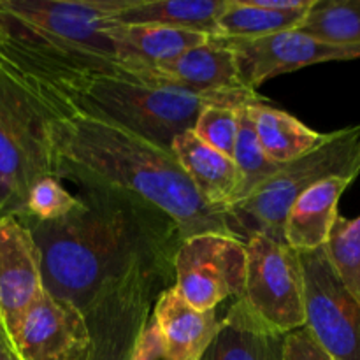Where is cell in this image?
Listing matches in <instances>:
<instances>
[{
  "label": "cell",
  "mask_w": 360,
  "mask_h": 360,
  "mask_svg": "<svg viewBox=\"0 0 360 360\" xmlns=\"http://www.w3.org/2000/svg\"><path fill=\"white\" fill-rule=\"evenodd\" d=\"M76 210L56 221L21 220L41 252L44 290L83 311L98 290L136 267L172 266L174 221L118 190L81 186Z\"/></svg>",
  "instance_id": "cell-1"
},
{
  "label": "cell",
  "mask_w": 360,
  "mask_h": 360,
  "mask_svg": "<svg viewBox=\"0 0 360 360\" xmlns=\"http://www.w3.org/2000/svg\"><path fill=\"white\" fill-rule=\"evenodd\" d=\"M32 101L44 115L56 178L136 197L171 218L181 239L214 232L245 243L227 210L200 199L171 150L112 123Z\"/></svg>",
  "instance_id": "cell-2"
},
{
  "label": "cell",
  "mask_w": 360,
  "mask_h": 360,
  "mask_svg": "<svg viewBox=\"0 0 360 360\" xmlns=\"http://www.w3.org/2000/svg\"><path fill=\"white\" fill-rule=\"evenodd\" d=\"M0 69L35 101L112 123L165 150H171L179 134L192 130L206 105L231 109L252 105L236 98L150 86L125 74L63 69L4 44H0Z\"/></svg>",
  "instance_id": "cell-3"
},
{
  "label": "cell",
  "mask_w": 360,
  "mask_h": 360,
  "mask_svg": "<svg viewBox=\"0 0 360 360\" xmlns=\"http://www.w3.org/2000/svg\"><path fill=\"white\" fill-rule=\"evenodd\" d=\"M127 2L0 0V41L56 60L72 70L130 76L105 35L108 20L118 14Z\"/></svg>",
  "instance_id": "cell-4"
},
{
  "label": "cell",
  "mask_w": 360,
  "mask_h": 360,
  "mask_svg": "<svg viewBox=\"0 0 360 360\" xmlns=\"http://www.w3.org/2000/svg\"><path fill=\"white\" fill-rule=\"evenodd\" d=\"M359 172L360 125L334 130L319 148L280 165L245 199L227 207V214L245 243L253 234L283 241L288 210L309 186L330 176H359Z\"/></svg>",
  "instance_id": "cell-5"
},
{
  "label": "cell",
  "mask_w": 360,
  "mask_h": 360,
  "mask_svg": "<svg viewBox=\"0 0 360 360\" xmlns=\"http://www.w3.org/2000/svg\"><path fill=\"white\" fill-rule=\"evenodd\" d=\"M55 176L44 115L0 69V218L20 217L37 179Z\"/></svg>",
  "instance_id": "cell-6"
},
{
  "label": "cell",
  "mask_w": 360,
  "mask_h": 360,
  "mask_svg": "<svg viewBox=\"0 0 360 360\" xmlns=\"http://www.w3.org/2000/svg\"><path fill=\"white\" fill-rule=\"evenodd\" d=\"M174 285V267H136L95 294L83 309L90 330L86 360H130L155 301Z\"/></svg>",
  "instance_id": "cell-7"
},
{
  "label": "cell",
  "mask_w": 360,
  "mask_h": 360,
  "mask_svg": "<svg viewBox=\"0 0 360 360\" xmlns=\"http://www.w3.org/2000/svg\"><path fill=\"white\" fill-rule=\"evenodd\" d=\"M246 308L280 334L306 326L304 278L299 252L264 234L246 241Z\"/></svg>",
  "instance_id": "cell-8"
},
{
  "label": "cell",
  "mask_w": 360,
  "mask_h": 360,
  "mask_svg": "<svg viewBox=\"0 0 360 360\" xmlns=\"http://www.w3.org/2000/svg\"><path fill=\"white\" fill-rule=\"evenodd\" d=\"M172 267L179 295L199 311H213L243 295L246 243L214 232L190 236L179 243Z\"/></svg>",
  "instance_id": "cell-9"
},
{
  "label": "cell",
  "mask_w": 360,
  "mask_h": 360,
  "mask_svg": "<svg viewBox=\"0 0 360 360\" xmlns=\"http://www.w3.org/2000/svg\"><path fill=\"white\" fill-rule=\"evenodd\" d=\"M306 327L334 360H360V304L334 273L326 250L299 252Z\"/></svg>",
  "instance_id": "cell-10"
},
{
  "label": "cell",
  "mask_w": 360,
  "mask_h": 360,
  "mask_svg": "<svg viewBox=\"0 0 360 360\" xmlns=\"http://www.w3.org/2000/svg\"><path fill=\"white\" fill-rule=\"evenodd\" d=\"M129 72L150 86L171 88L204 97L236 98L248 104L264 102L262 95L243 84L231 46L214 35L171 62L136 65L130 67Z\"/></svg>",
  "instance_id": "cell-11"
},
{
  "label": "cell",
  "mask_w": 360,
  "mask_h": 360,
  "mask_svg": "<svg viewBox=\"0 0 360 360\" xmlns=\"http://www.w3.org/2000/svg\"><path fill=\"white\" fill-rule=\"evenodd\" d=\"M18 360H86L90 330L81 309L42 292L7 333Z\"/></svg>",
  "instance_id": "cell-12"
},
{
  "label": "cell",
  "mask_w": 360,
  "mask_h": 360,
  "mask_svg": "<svg viewBox=\"0 0 360 360\" xmlns=\"http://www.w3.org/2000/svg\"><path fill=\"white\" fill-rule=\"evenodd\" d=\"M224 41L234 53L243 84L253 91H257L260 84L281 74L323 62L360 58V46L327 44L299 30H285L259 39Z\"/></svg>",
  "instance_id": "cell-13"
},
{
  "label": "cell",
  "mask_w": 360,
  "mask_h": 360,
  "mask_svg": "<svg viewBox=\"0 0 360 360\" xmlns=\"http://www.w3.org/2000/svg\"><path fill=\"white\" fill-rule=\"evenodd\" d=\"M44 292L41 252L16 217L0 218V327L6 334Z\"/></svg>",
  "instance_id": "cell-14"
},
{
  "label": "cell",
  "mask_w": 360,
  "mask_h": 360,
  "mask_svg": "<svg viewBox=\"0 0 360 360\" xmlns=\"http://www.w3.org/2000/svg\"><path fill=\"white\" fill-rule=\"evenodd\" d=\"M151 320L160 333L164 360H202L221 323L217 309L199 311L192 308L174 285L158 295Z\"/></svg>",
  "instance_id": "cell-15"
},
{
  "label": "cell",
  "mask_w": 360,
  "mask_h": 360,
  "mask_svg": "<svg viewBox=\"0 0 360 360\" xmlns=\"http://www.w3.org/2000/svg\"><path fill=\"white\" fill-rule=\"evenodd\" d=\"M171 151L204 202L224 210L238 202L243 176L234 158L207 146L192 130L179 134Z\"/></svg>",
  "instance_id": "cell-16"
},
{
  "label": "cell",
  "mask_w": 360,
  "mask_h": 360,
  "mask_svg": "<svg viewBox=\"0 0 360 360\" xmlns=\"http://www.w3.org/2000/svg\"><path fill=\"white\" fill-rule=\"evenodd\" d=\"M357 176H330L309 186L288 210L283 241L295 252H313L329 241L341 195Z\"/></svg>",
  "instance_id": "cell-17"
},
{
  "label": "cell",
  "mask_w": 360,
  "mask_h": 360,
  "mask_svg": "<svg viewBox=\"0 0 360 360\" xmlns=\"http://www.w3.org/2000/svg\"><path fill=\"white\" fill-rule=\"evenodd\" d=\"M105 35L112 42L116 58L127 72L130 67L136 65L171 62L183 53L204 44L211 37L202 32L181 28L158 25H116L109 21Z\"/></svg>",
  "instance_id": "cell-18"
},
{
  "label": "cell",
  "mask_w": 360,
  "mask_h": 360,
  "mask_svg": "<svg viewBox=\"0 0 360 360\" xmlns=\"http://www.w3.org/2000/svg\"><path fill=\"white\" fill-rule=\"evenodd\" d=\"M283 336L234 299L202 360H281Z\"/></svg>",
  "instance_id": "cell-19"
},
{
  "label": "cell",
  "mask_w": 360,
  "mask_h": 360,
  "mask_svg": "<svg viewBox=\"0 0 360 360\" xmlns=\"http://www.w3.org/2000/svg\"><path fill=\"white\" fill-rule=\"evenodd\" d=\"M227 0H129L108 20L116 25H158L214 35V23Z\"/></svg>",
  "instance_id": "cell-20"
},
{
  "label": "cell",
  "mask_w": 360,
  "mask_h": 360,
  "mask_svg": "<svg viewBox=\"0 0 360 360\" xmlns=\"http://www.w3.org/2000/svg\"><path fill=\"white\" fill-rule=\"evenodd\" d=\"M246 111L255 127L260 148L273 164H288L319 148L327 139V134L315 132L295 116L267 105L266 102L248 105Z\"/></svg>",
  "instance_id": "cell-21"
},
{
  "label": "cell",
  "mask_w": 360,
  "mask_h": 360,
  "mask_svg": "<svg viewBox=\"0 0 360 360\" xmlns=\"http://www.w3.org/2000/svg\"><path fill=\"white\" fill-rule=\"evenodd\" d=\"M309 9L271 11L257 6L253 0H227V6L214 23V37L259 39L295 30Z\"/></svg>",
  "instance_id": "cell-22"
},
{
  "label": "cell",
  "mask_w": 360,
  "mask_h": 360,
  "mask_svg": "<svg viewBox=\"0 0 360 360\" xmlns=\"http://www.w3.org/2000/svg\"><path fill=\"white\" fill-rule=\"evenodd\" d=\"M295 30L334 46H360V0H315Z\"/></svg>",
  "instance_id": "cell-23"
},
{
  "label": "cell",
  "mask_w": 360,
  "mask_h": 360,
  "mask_svg": "<svg viewBox=\"0 0 360 360\" xmlns=\"http://www.w3.org/2000/svg\"><path fill=\"white\" fill-rule=\"evenodd\" d=\"M334 273L360 304V217H338L323 246Z\"/></svg>",
  "instance_id": "cell-24"
},
{
  "label": "cell",
  "mask_w": 360,
  "mask_h": 360,
  "mask_svg": "<svg viewBox=\"0 0 360 360\" xmlns=\"http://www.w3.org/2000/svg\"><path fill=\"white\" fill-rule=\"evenodd\" d=\"M238 120V139H236L232 158H234L236 165H238L239 172H241L243 176V188L241 195H239V200H243L252 190H255L260 183L266 181L269 176H273L274 172L280 169V165L273 164V162L266 157L262 148H260V143L259 139H257L255 134V127H253L252 120H250L246 108L239 109Z\"/></svg>",
  "instance_id": "cell-25"
},
{
  "label": "cell",
  "mask_w": 360,
  "mask_h": 360,
  "mask_svg": "<svg viewBox=\"0 0 360 360\" xmlns=\"http://www.w3.org/2000/svg\"><path fill=\"white\" fill-rule=\"evenodd\" d=\"M79 200L67 192L62 179L56 176H44L37 179L28 192L20 220L56 221L65 218L77 207Z\"/></svg>",
  "instance_id": "cell-26"
},
{
  "label": "cell",
  "mask_w": 360,
  "mask_h": 360,
  "mask_svg": "<svg viewBox=\"0 0 360 360\" xmlns=\"http://www.w3.org/2000/svg\"><path fill=\"white\" fill-rule=\"evenodd\" d=\"M238 111L239 109L206 105L193 123V136L213 150L232 157L239 129Z\"/></svg>",
  "instance_id": "cell-27"
},
{
  "label": "cell",
  "mask_w": 360,
  "mask_h": 360,
  "mask_svg": "<svg viewBox=\"0 0 360 360\" xmlns=\"http://www.w3.org/2000/svg\"><path fill=\"white\" fill-rule=\"evenodd\" d=\"M281 360H334L316 343L308 327H301L283 336Z\"/></svg>",
  "instance_id": "cell-28"
},
{
  "label": "cell",
  "mask_w": 360,
  "mask_h": 360,
  "mask_svg": "<svg viewBox=\"0 0 360 360\" xmlns=\"http://www.w3.org/2000/svg\"><path fill=\"white\" fill-rule=\"evenodd\" d=\"M130 360H164V345L157 323L151 320V316L137 340Z\"/></svg>",
  "instance_id": "cell-29"
},
{
  "label": "cell",
  "mask_w": 360,
  "mask_h": 360,
  "mask_svg": "<svg viewBox=\"0 0 360 360\" xmlns=\"http://www.w3.org/2000/svg\"><path fill=\"white\" fill-rule=\"evenodd\" d=\"M0 360H16L13 348H11L9 338H7L6 330L0 327Z\"/></svg>",
  "instance_id": "cell-30"
},
{
  "label": "cell",
  "mask_w": 360,
  "mask_h": 360,
  "mask_svg": "<svg viewBox=\"0 0 360 360\" xmlns=\"http://www.w3.org/2000/svg\"><path fill=\"white\" fill-rule=\"evenodd\" d=\"M16 360H18V359H16Z\"/></svg>",
  "instance_id": "cell-31"
}]
</instances>
